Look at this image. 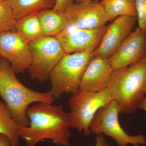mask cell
<instances>
[{
  "mask_svg": "<svg viewBox=\"0 0 146 146\" xmlns=\"http://www.w3.org/2000/svg\"></svg>",
  "mask_w": 146,
  "mask_h": 146,
  "instance_id": "4316f807",
  "label": "cell"
},
{
  "mask_svg": "<svg viewBox=\"0 0 146 146\" xmlns=\"http://www.w3.org/2000/svg\"><path fill=\"white\" fill-rule=\"evenodd\" d=\"M13 9L16 19L45 9L53 8L56 0H6Z\"/></svg>",
  "mask_w": 146,
  "mask_h": 146,
  "instance_id": "9a60e30c",
  "label": "cell"
},
{
  "mask_svg": "<svg viewBox=\"0 0 146 146\" xmlns=\"http://www.w3.org/2000/svg\"><path fill=\"white\" fill-rule=\"evenodd\" d=\"M100 2L110 21L120 16L137 17L135 0H102Z\"/></svg>",
  "mask_w": 146,
  "mask_h": 146,
  "instance_id": "e0dca14e",
  "label": "cell"
},
{
  "mask_svg": "<svg viewBox=\"0 0 146 146\" xmlns=\"http://www.w3.org/2000/svg\"><path fill=\"white\" fill-rule=\"evenodd\" d=\"M138 27L146 31V0H135Z\"/></svg>",
  "mask_w": 146,
  "mask_h": 146,
  "instance_id": "ffe728a7",
  "label": "cell"
},
{
  "mask_svg": "<svg viewBox=\"0 0 146 146\" xmlns=\"http://www.w3.org/2000/svg\"><path fill=\"white\" fill-rule=\"evenodd\" d=\"M29 46L31 56L28 70L30 76L39 82H46L66 52L56 36H41L30 42Z\"/></svg>",
  "mask_w": 146,
  "mask_h": 146,
  "instance_id": "8992f818",
  "label": "cell"
},
{
  "mask_svg": "<svg viewBox=\"0 0 146 146\" xmlns=\"http://www.w3.org/2000/svg\"><path fill=\"white\" fill-rule=\"evenodd\" d=\"M69 25L76 28L91 29L105 26L110 18L100 2L91 0L81 3L73 2L63 12Z\"/></svg>",
  "mask_w": 146,
  "mask_h": 146,
  "instance_id": "ba28073f",
  "label": "cell"
},
{
  "mask_svg": "<svg viewBox=\"0 0 146 146\" xmlns=\"http://www.w3.org/2000/svg\"><path fill=\"white\" fill-rule=\"evenodd\" d=\"M74 1L73 0H56L53 9L59 12L63 13L66 8Z\"/></svg>",
  "mask_w": 146,
  "mask_h": 146,
  "instance_id": "44dd1931",
  "label": "cell"
},
{
  "mask_svg": "<svg viewBox=\"0 0 146 146\" xmlns=\"http://www.w3.org/2000/svg\"><path fill=\"white\" fill-rule=\"evenodd\" d=\"M43 36H55L70 25L64 13L53 9L37 13Z\"/></svg>",
  "mask_w": 146,
  "mask_h": 146,
  "instance_id": "5bb4252c",
  "label": "cell"
},
{
  "mask_svg": "<svg viewBox=\"0 0 146 146\" xmlns=\"http://www.w3.org/2000/svg\"><path fill=\"white\" fill-rule=\"evenodd\" d=\"M94 51L66 54L50 75V91L55 99L63 94H72L80 88L84 72L94 56Z\"/></svg>",
  "mask_w": 146,
  "mask_h": 146,
  "instance_id": "277c9868",
  "label": "cell"
},
{
  "mask_svg": "<svg viewBox=\"0 0 146 146\" xmlns=\"http://www.w3.org/2000/svg\"><path fill=\"white\" fill-rule=\"evenodd\" d=\"M95 146H110L102 135H97L96 137V144Z\"/></svg>",
  "mask_w": 146,
  "mask_h": 146,
  "instance_id": "7402d4cb",
  "label": "cell"
},
{
  "mask_svg": "<svg viewBox=\"0 0 146 146\" xmlns=\"http://www.w3.org/2000/svg\"><path fill=\"white\" fill-rule=\"evenodd\" d=\"M15 31L29 43L43 36L37 13H31L18 19Z\"/></svg>",
  "mask_w": 146,
  "mask_h": 146,
  "instance_id": "2e32d148",
  "label": "cell"
},
{
  "mask_svg": "<svg viewBox=\"0 0 146 146\" xmlns=\"http://www.w3.org/2000/svg\"><path fill=\"white\" fill-rule=\"evenodd\" d=\"M0 57L8 61L16 74L24 73L31 64L29 42L16 31L0 33Z\"/></svg>",
  "mask_w": 146,
  "mask_h": 146,
  "instance_id": "9c48e42d",
  "label": "cell"
},
{
  "mask_svg": "<svg viewBox=\"0 0 146 146\" xmlns=\"http://www.w3.org/2000/svg\"><path fill=\"white\" fill-rule=\"evenodd\" d=\"M114 71L109 59L93 56L84 74L80 89L97 92L107 89Z\"/></svg>",
  "mask_w": 146,
  "mask_h": 146,
  "instance_id": "4fadbf2b",
  "label": "cell"
},
{
  "mask_svg": "<svg viewBox=\"0 0 146 146\" xmlns=\"http://www.w3.org/2000/svg\"><path fill=\"white\" fill-rule=\"evenodd\" d=\"M138 109H142L146 111V96L140 104Z\"/></svg>",
  "mask_w": 146,
  "mask_h": 146,
  "instance_id": "cb8c5ba5",
  "label": "cell"
},
{
  "mask_svg": "<svg viewBox=\"0 0 146 146\" xmlns=\"http://www.w3.org/2000/svg\"><path fill=\"white\" fill-rule=\"evenodd\" d=\"M106 28L86 29L69 25L55 36L66 54L94 51L99 45Z\"/></svg>",
  "mask_w": 146,
  "mask_h": 146,
  "instance_id": "30bf717a",
  "label": "cell"
},
{
  "mask_svg": "<svg viewBox=\"0 0 146 146\" xmlns=\"http://www.w3.org/2000/svg\"><path fill=\"white\" fill-rule=\"evenodd\" d=\"M16 74L8 61L0 59V97L15 122L27 127L29 123L27 110L31 104H52L55 99L50 91L39 92L28 88L18 80Z\"/></svg>",
  "mask_w": 146,
  "mask_h": 146,
  "instance_id": "7a4b0ae2",
  "label": "cell"
},
{
  "mask_svg": "<svg viewBox=\"0 0 146 146\" xmlns=\"http://www.w3.org/2000/svg\"><path fill=\"white\" fill-rule=\"evenodd\" d=\"M134 146H141L140 145H134Z\"/></svg>",
  "mask_w": 146,
  "mask_h": 146,
  "instance_id": "484cf974",
  "label": "cell"
},
{
  "mask_svg": "<svg viewBox=\"0 0 146 146\" xmlns=\"http://www.w3.org/2000/svg\"><path fill=\"white\" fill-rule=\"evenodd\" d=\"M90 1L91 0H74V2L75 3H81Z\"/></svg>",
  "mask_w": 146,
  "mask_h": 146,
  "instance_id": "d4e9b609",
  "label": "cell"
},
{
  "mask_svg": "<svg viewBox=\"0 0 146 146\" xmlns=\"http://www.w3.org/2000/svg\"><path fill=\"white\" fill-rule=\"evenodd\" d=\"M120 113L131 114L146 96V57L126 68L115 70L107 87Z\"/></svg>",
  "mask_w": 146,
  "mask_h": 146,
  "instance_id": "3957f363",
  "label": "cell"
},
{
  "mask_svg": "<svg viewBox=\"0 0 146 146\" xmlns=\"http://www.w3.org/2000/svg\"><path fill=\"white\" fill-rule=\"evenodd\" d=\"M146 55V31L136 28L120 45L109 60L115 70L137 63Z\"/></svg>",
  "mask_w": 146,
  "mask_h": 146,
  "instance_id": "7c38bea8",
  "label": "cell"
},
{
  "mask_svg": "<svg viewBox=\"0 0 146 146\" xmlns=\"http://www.w3.org/2000/svg\"><path fill=\"white\" fill-rule=\"evenodd\" d=\"M119 106L113 100L101 108L91 122L90 126L91 133L109 136L115 140L118 146L145 144L146 138L143 135L130 136L124 130L119 123Z\"/></svg>",
  "mask_w": 146,
  "mask_h": 146,
  "instance_id": "52a82bcc",
  "label": "cell"
},
{
  "mask_svg": "<svg viewBox=\"0 0 146 146\" xmlns=\"http://www.w3.org/2000/svg\"><path fill=\"white\" fill-rule=\"evenodd\" d=\"M29 123L27 127L18 126L20 138L27 146H35L45 139L61 146H70L72 133L69 113L63 106L39 102L27 110Z\"/></svg>",
  "mask_w": 146,
  "mask_h": 146,
  "instance_id": "6da1fadb",
  "label": "cell"
},
{
  "mask_svg": "<svg viewBox=\"0 0 146 146\" xmlns=\"http://www.w3.org/2000/svg\"><path fill=\"white\" fill-rule=\"evenodd\" d=\"M137 22V17L133 16H120L113 20L106 27L99 45L94 52V56L109 59L131 33Z\"/></svg>",
  "mask_w": 146,
  "mask_h": 146,
  "instance_id": "8fae6325",
  "label": "cell"
},
{
  "mask_svg": "<svg viewBox=\"0 0 146 146\" xmlns=\"http://www.w3.org/2000/svg\"><path fill=\"white\" fill-rule=\"evenodd\" d=\"M113 99L108 89L94 92L79 89L72 94L68 102L71 128L85 136L91 134L90 126L98 110Z\"/></svg>",
  "mask_w": 146,
  "mask_h": 146,
  "instance_id": "5b68a950",
  "label": "cell"
},
{
  "mask_svg": "<svg viewBox=\"0 0 146 146\" xmlns=\"http://www.w3.org/2000/svg\"><path fill=\"white\" fill-rule=\"evenodd\" d=\"M18 126L11 117L5 103L0 100V133L8 137L12 146H19Z\"/></svg>",
  "mask_w": 146,
  "mask_h": 146,
  "instance_id": "ac0fdd59",
  "label": "cell"
},
{
  "mask_svg": "<svg viewBox=\"0 0 146 146\" xmlns=\"http://www.w3.org/2000/svg\"><path fill=\"white\" fill-rule=\"evenodd\" d=\"M0 146H12L10 141L5 134L0 133Z\"/></svg>",
  "mask_w": 146,
  "mask_h": 146,
  "instance_id": "603a6c76",
  "label": "cell"
},
{
  "mask_svg": "<svg viewBox=\"0 0 146 146\" xmlns=\"http://www.w3.org/2000/svg\"><path fill=\"white\" fill-rule=\"evenodd\" d=\"M17 20L13 9L6 0H0V33L15 31Z\"/></svg>",
  "mask_w": 146,
  "mask_h": 146,
  "instance_id": "d6986e66",
  "label": "cell"
}]
</instances>
